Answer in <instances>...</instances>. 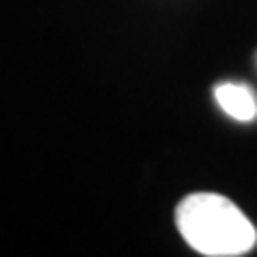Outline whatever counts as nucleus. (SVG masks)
<instances>
[{"mask_svg":"<svg viewBox=\"0 0 257 257\" xmlns=\"http://www.w3.org/2000/svg\"><path fill=\"white\" fill-rule=\"evenodd\" d=\"M176 227L193 251L206 257H238L257 242L246 214L219 193H191L176 206Z\"/></svg>","mask_w":257,"mask_h":257,"instance_id":"f257e3e1","label":"nucleus"},{"mask_svg":"<svg viewBox=\"0 0 257 257\" xmlns=\"http://www.w3.org/2000/svg\"><path fill=\"white\" fill-rule=\"evenodd\" d=\"M214 99L229 118L238 122H251L257 118V99L244 84H221L214 88Z\"/></svg>","mask_w":257,"mask_h":257,"instance_id":"f03ea898","label":"nucleus"}]
</instances>
